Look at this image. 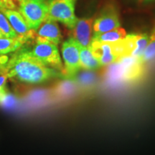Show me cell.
Segmentation results:
<instances>
[{"label": "cell", "instance_id": "cell-8", "mask_svg": "<svg viewBox=\"0 0 155 155\" xmlns=\"http://www.w3.org/2000/svg\"><path fill=\"white\" fill-rule=\"evenodd\" d=\"M5 15L8 21L15 31L17 36L25 41L29 42L32 39L35 38V30H32L28 26L24 17L19 11L15 9H2L0 10Z\"/></svg>", "mask_w": 155, "mask_h": 155}, {"label": "cell", "instance_id": "cell-15", "mask_svg": "<svg viewBox=\"0 0 155 155\" xmlns=\"http://www.w3.org/2000/svg\"><path fill=\"white\" fill-rule=\"evenodd\" d=\"M155 59V28L151 33L149 42L145 49L143 55L139 60V63L144 67L145 64L152 62Z\"/></svg>", "mask_w": 155, "mask_h": 155}, {"label": "cell", "instance_id": "cell-21", "mask_svg": "<svg viewBox=\"0 0 155 155\" xmlns=\"http://www.w3.org/2000/svg\"><path fill=\"white\" fill-rule=\"evenodd\" d=\"M7 79H8L7 75L4 71L0 72V88L6 87V82Z\"/></svg>", "mask_w": 155, "mask_h": 155}, {"label": "cell", "instance_id": "cell-2", "mask_svg": "<svg viewBox=\"0 0 155 155\" xmlns=\"http://www.w3.org/2000/svg\"><path fill=\"white\" fill-rule=\"evenodd\" d=\"M89 48L101 66L117 63L122 58L130 56L131 53L127 36L115 42H100L92 40Z\"/></svg>", "mask_w": 155, "mask_h": 155}, {"label": "cell", "instance_id": "cell-6", "mask_svg": "<svg viewBox=\"0 0 155 155\" xmlns=\"http://www.w3.org/2000/svg\"><path fill=\"white\" fill-rule=\"evenodd\" d=\"M61 53L64 61L63 76L71 78L75 76L81 68L79 45L73 38L68 39L62 45Z\"/></svg>", "mask_w": 155, "mask_h": 155}, {"label": "cell", "instance_id": "cell-18", "mask_svg": "<svg viewBox=\"0 0 155 155\" xmlns=\"http://www.w3.org/2000/svg\"><path fill=\"white\" fill-rule=\"evenodd\" d=\"M18 105V98L16 96L7 91L0 100V106L5 109L11 110Z\"/></svg>", "mask_w": 155, "mask_h": 155}, {"label": "cell", "instance_id": "cell-20", "mask_svg": "<svg viewBox=\"0 0 155 155\" xmlns=\"http://www.w3.org/2000/svg\"><path fill=\"white\" fill-rule=\"evenodd\" d=\"M9 59V58L7 55H0V72H2L5 70Z\"/></svg>", "mask_w": 155, "mask_h": 155}, {"label": "cell", "instance_id": "cell-12", "mask_svg": "<svg viewBox=\"0 0 155 155\" xmlns=\"http://www.w3.org/2000/svg\"><path fill=\"white\" fill-rule=\"evenodd\" d=\"M80 53L81 68L86 71H94L101 66L91 50L90 48H84L79 46Z\"/></svg>", "mask_w": 155, "mask_h": 155}, {"label": "cell", "instance_id": "cell-23", "mask_svg": "<svg viewBox=\"0 0 155 155\" xmlns=\"http://www.w3.org/2000/svg\"><path fill=\"white\" fill-rule=\"evenodd\" d=\"M139 2H141L144 3H152L155 2V0H139Z\"/></svg>", "mask_w": 155, "mask_h": 155}, {"label": "cell", "instance_id": "cell-22", "mask_svg": "<svg viewBox=\"0 0 155 155\" xmlns=\"http://www.w3.org/2000/svg\"><path fill=\"white\" fill-rule=\"evenodd\" d=\"M6 91H7V89H6V87H3V88H0V100H1L2 97L3 96V95L5 94Z\"/></svg>", "mask_w": 155, "mask_h": 155}, {"label": "cell", "instance_id": "cell-3", "mask_svg": "<svg viewBox=\"0 0 155 155\" xmlns=\"http://www.w3.org/2000/svg\"><path fill=\"white\" fill-rule=\"evenodd\" d=\"M76 0H48L46 20L59 22L73 30L76 22L75 4Z\"/></svg>", "mask_w": 155, "mask_h": 155}, {"label": "cell", "instance_id": "cell-10", "mask_svg": "<svg viewBox=\"0 0 155 155\" xmlns=\"http://www.w3.org/2000/svg\"><path fill=\"white\" fill-rule=\"evenodd\" d=\"M35 32V42H48L58 45L62 40V35L56 22L45 20Z\"/></svg>", "mask_w": 155, "mask_h": 155}, {"label": "cell", "instance_id": "cell-1", "mask_svg": "<svg viewBox=\"0 0 155 155\" xmlns=\"http://www.w3.org/2000/svg\"><path fill=\"white\" fill-rule=\"evenodd\" d=\"M3 71L9 79L30 84H38L63 76L62 73L37 59L30 50L25 48L15 52Z\"/></svg>", "mask_w": 155, "mask_h": 155}, {"label": "cell", "instance_id": "cell-7", "mask_svg": "<svg viewBox=\"0 0 155 155\" xmlns=\"http://www.w3.org/2000/svg\"><path fill=\"white\" fill-rule=\"evenodd\" d=\"M121 27L119 10L114 4H107L94 20V35H99Z\"/></svg>", "mask_w": 155, "mask_h": 155}, {"label": "cell", "instance_id": "cell-19", "mask_svg": "<svg viewBox=\"0 0 155 155\" xmlns=\"http://www.w3.org/2000/svg\"><path fill=\"white\" fill-rule=\"evenodd\" d=\"M3 4V9H15L16 7V2H20L21 0H0Z\"/></svg>", "mask_w": 155, "mask_h": 155}, {"label": "cell", "instance_id": "cell-4", "mask_svg": "<svg viewBox=\"0 0 155 155\" xmlns=\"http://www.w3.org/2000/svg\"><path fill=\"white\" fill-rule=\"evenodd\" d=\"M19 12L33 30H37L48 15L47 0H21L19 2Z\"/></svg>", "mask_w": 155, "mask_h": 155}, {"label": "cell", "instance_id": "cell-9", "mask_svg": "<svg viewBox=\"0 0 155 155\" xmlns=\"http://www.w3.org/2000/svg\"><path fill=\"white\" fill-rule=\"evenodd\" d=\"M94 18H78L73 28V38L79 46L88 48L92 41Z\"/></svg>", "mask_w": 155, "mask_h": 155}, {"label": "cell", "instance_id": "cell-25", "mask_svg": "<svg viewBox=\"0 0 155 155\" xmlns=\"http://www.w3.org/2000/svg\"><path fill=\"white\" fill-rule=\"evenodd\" d=\"M0 38H5V37H4V36H3V35H2V33L1 30H0Z\"/></svg>", "mask_w": 155, "mask_h": 155}, {"label": "cell", "instance_id": "cell-16", "mask_svg": "<svg viewBox=\"0 0 155 155\" xmlns=\"http://www.w3.org/2000/svg\"><path fill=\"white\" fill-rule=\"evenodd\" d=\"M75 88V85L73 81H63L56 85L53 90V94L58 98H65L74 92Z\"/></svg>", "mask_w": 155, "mask_h": 155}, {"label": "cell", "instance_id": "cell-11", "mask_svg": "<svg viewBox=\"0 0 155 155\" xmlns=\"http://www.w3.org/2000/svg\"><path fill=\"white\" fill-rule=\"evenodd\" d=\"M130 44V56L135 59H141L149 42L150 36L146 33L127 35Z\"/></svg>", "mask_w": 155, "mask_h": 155}, {"label": "cell", "instance_id": "cell-13", "mask_svg": "<svg viewBox=\"0 0 155 155\" xmlns=\"http://www.w3.org/2000/svg\"><path fill=\"white\" fill-rule=\"evenodd\" d=\"M26 43L28 42L18 36L13 38H0V55L16 52L24 47Z\"/></svg>", "mask_w": 155, "mask_h": 155}, {"label": "cell", "instance_id": "cell-24", "mask_svg": "<svg viewBox=\"0 0 155 155\" xmlns=\"http://www.w3.org/2000/svg\"><path fill=\"white\" fill-rule=\"evenodd\" d=\"M4 9V6L2 5V2L0 1V10H2V9Z\"/></svg>", "mask_w": 155, "mask_h": 155}, {"label": "cell", "instance_id": "cell-5", "mask_svg": "<svg viewBox=\"0 0 155 155\" xmlns=\"http://www.w3.org/2000/svg\"><path fill=\"white\" fill-rule=\"evenodd\" d=\"M31 53L37 59L47 66L64 74V65L62 62L58 45L48 42H36Z\"/></svg>", "mask_w": 155, "mask_h": 155}, {"label": "cell", "instance_id": "cell-14", "mask_svg": "<svg viewBox=\"0 0 155 155\" xmlns=\"http://www.w3.org/2000/svg\"><path fill=\"white\" fill-rule=\"evenodd\" d=\"M127 36V32L124 28H118L104 33L96 35L92 37V40L100 42H115L123 40Z\"/></svg>", "mask_w": 155, "mask_h": 155}, {"label": "cell", "instance_id": "cell-17", "mask_svg": "<svg viewBox=\"0 0 155 155\" xmlns=\"http://www.w3.org/2000/svg\"><path fill=\"white\" fill-rule=\"evenodd\" d=\"M0 30L5 38H13L17 37V33L13 30L8 19L2 11H0Z\"/></svg>", "mask_w": 155, "mask_h": 155}]
</instances>
